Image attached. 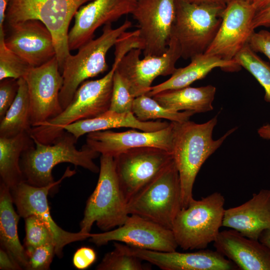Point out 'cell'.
<instances>
[{
	"instance_id": "cb8c5ba5",
	"label": "cell",
	"mask_w": 270,
	"mask_h": 270,
	"mask_svg": "<svg viewBox=\"0 0 270 270\" xmlns=\"http://www.w3.org/2000/svg\"><path fill=\"white\" fill-rule=\"evenodd\" d=\"M170 122L138 120L132 112H117L110 110L93 118L80 120L66 126V131L77 140L90 132L114 128H131L144 132H154L168 127Z\"/></svg>"
},
{
	"instance_id": "1f68e13d",
	"label": "cell",
	"mask_w": 270,
	"mask_h": 270,
	"mask_svg": "<svg viewBox=\"0 0 270 270\" xmlns=\"http://www.w3.org/2000/svg\"><path fill=\"white\" fill-rule=\"evenodd\" d=\"M4 31L0 32V80L24 78L32 68L26 60L10 50L4 40Z\"/></svg>"
},
{
	"instance_id": "f6af8a7d",
	"label": "cell",
	"mask_w": 270,
	"mask_h": 270,
	"mask_svg": "<svg viewBox=\"0 0 270 270\" xmlns=\"http://www.w3.org/2000/svg\"><path fill=\"white\" fill-rule=\"evenodd\" d=\"M252 4L256 12L270 4V0H254Z\"/></svg>"
},
{
	"instance_id": "7dc6e473",
	"label": "cell",
	"mask_w": 270,
	"mask_h": 270,
	"mask_svg": "<svg viewBox=\"0 0 270 270\" xmlns=\"http://www.w3.org/2000/svg\"><path fill=\"white\" fill-rule=\"evenodd\" d=\"M135 0L137 1V0Z\"/></svg>"
},
{
	"instance_id": "d6986e66",
	"label": "cell",
	"mask_w": 270,
	"mask_h": 270,
	"mask_svg": "<svg viewBox=\"0 0 270 270\" xmlns=\"http://www.w3.org/2000/svg\"><path fill=\"white\" fill-rule=\"evenodd\" d=\"M136 3L135 0H93L81 6L74 15V24L68 32L70 51L78 49L92 39L100 26L131 14Z\"/></svg>"
},
{
	"instance_id": "d6a6232c",
	"label": "cell",
	"mask_w": 270,
	"mask_h": 270,
	"mask_svg": "<svg viewBox=\"0 0 270 270\" xmlns=\"http://www.w3.org/2000/svg\"><path fill=\"white\" fill-rule=\"evenodd\" d=\"M24 220L26 237L24 247L26 250L46 244H55L52 232L40 218L32 214L26 217Z\"/></svg>"
},
{
	"instance_id": "f1b7e54d",
	"label": "cell",
	"mask_w": 270,
	"mask_h": 270,
	"mask_svg": "<svg viewBox=\"0 0 270 270\" xmlns=\"http://www.w3.org/2000/svg\"><path fill=\"white\" fill-rule=\"evenodd\" d=\"M132 112L136 118L142 122L159 118L171 122H184L196 113L192 111L176 112L161 106L152 97L144 94L135 98Z\"/></svg>"
},
{
	"instance_id": "7402d4cb",
	"label": "cell",
	"mask_w": 270,
	"mask_h": 270,
	"mask_svg": "<svg viewBox=\"0 0 270 270\" xmlns=\"http://www.w3.org/2000/svg\"><path fill=\"white\" fill-rule=\"evenodd\" d=\"M222 226L258 240L262 232L270 228V190H261L244 204L225 210Z\"/></svg>"
},
{
	"instance_id": "83f0119b",
	"label": "cell",
	"mask_w": 270,
	"mask_h": 270,
	"mask_svg": "<svg viewBox=\"0 0 270 270\" xmlns=\"http://www.w3.org/2000/svg\"><path fill=\"white\" fill-rule=\"evenodd\" d=\"M16 96L4 116L0 120V137L9 138L30 132V100L27 84L24 78L18 80Z\"/></svg>"
},
{
	"instance_id": "8fae6325",
	"label": "cell",
	"mask_w": 270,
	"mask_h": 270,
	"mask_svg": "<svg viewBox=\"0 0 270 270\" xmlns=\"http://www.w3.org/2000/svg\"><path fill=\"white\" fill-rule=\"evenodd\" d=\"M114 158L119 184L127 202L174 160L172 154L151 146L132 148Z\"/></svg>"
},
{
	"instance_id": "bcb514c9",
	"label": "cell",
	"mask_w": 270,
	"mask_h": 270,
	"mask_svg": "<svg viewBox=\"0 0 270 270\" xmlns=\"http://www.w3.org/2000/svg\"><path fill=\"white\" fill-rule=\"evenodd\" d=\"M242 0L245 2H248V3L252 4V2H254V0Z\"/></svg>"
},
{
	"instance_id": "4316f807",
	"label": "cell",
	"mask_w": 270,
	"mask_h": 270,
	"mask_svg": "<svg viewBox=\"0 0 270 270\" xmlns=\"http://www.w3.org/2000/svg\"><path fill=\"white\" fill-rule=\"evenodd\" d=\"M34 144L28 132L12 137H0V182L10 190L25 182L20 165L21 156Z\"/></svg>"
},
{
	"instance_id": "4fadbf2b",
	"label": "cell",
	"mask_w": 270,
	"mask_h": 270,
	"mask_svg": "<svg viewBox=\"0 0 270 270\" xmlns=\"http://www.w3.org/2000/svg\"><path fill=\"white\" fill-rule=\"evenodd\" d=\"M138 23L144 56L167 50L176 16V0H138L131 14Z\"/></svg>"
},
{
	"instance_id": "5b68a950",
	"label": "cell",
	"mask_w": 270,
	"mask_h": 270,
	"mask_svg": "<svg viewBox=\"0 0 270 270\" xmlns=\"http://www.w3.org/2000/svg\"><path fill=\"white\" fill-rule=\"evenodd\" d=\"M127 204L119 184L114 157L101 155L98 180L86 201L80 231L90 234L94 222L103 232L122 225L130 215Z\"/></svg>"
},
{
	"instance_id": "7c38bea8",
	"label": "cell",
	"mask_w": 270,
	"mask_h": 270,
	"mask_svg": "<svg viewBox=\"0 0 270 270\" xmlns=\"http://www.w3.org/2000/svg\"><path fill=\"white\" fill-rule=\"evenodd\" d=\"M75 174V170L68 167L60 179L48 186L38 187L24 182L10 189L14 204L20 217L24 218L30 215H36L47 225L54 236L56 254L59 258L62 257L63 249L66 246L88 238L90 234L66 231L56 224L50 214L48 201L50 191L64 179Z\"/></svg>"
},
{
	"instance_id": "2e32d148",
	"label": "cell",
	"mask_w": 270,
	"mask_h": 270,
	"mask_svg": "<svg viewBox=\"0 0 270 270\" xmlns=\"http://www.w3.org/2000/svg\"><path fill=\"white\" fill-rule=\"evenodd\" d=\"M256 12L252 4L231 0L224 7L220 28L204 54L226 60H234L254 32L252 21Z\"/></svg>"
},
{
	"instance_id": "f546056e",
	"label": "cell",
	"mask_w": 270,
	"mask_h": 270,
	"mask_svg": "<svg viewBox=\"0 0 270 270\" xmlns=\"http://www.w3.org/2000/svg\"><path fill=\"white\" fill-rule=\"evenodd\" d=\"M112 250L106 253L97 270H144L150 268L142 264V260L133 252L132 246L116 242Z\"/></svg>"
},
{
	"instance_id": "7bdbcfd3",
	"label": "cell",
	"mask_w": 270,
	"mask_h": 270,
	"mask_svg": "<svg viewBox=\"0 0 270 270\" xmlns=\"http://www.w3.org/2000/svg\"><path fill=\"white\" fill-rule=\"evenodd\" d=\"M258 240L270 250V228L262 232Z\"/></svg>"
},
{
	"instance_id": "836d02e7",
	"label": "cell",
	"mask_w": 270,
	"mask_h": 270,
	"mask_svg": "<svg viewBox=\"0 0 270 270\" xmlns=\"http://www.w3.org/2000/svg\"><path fill=\"white\" fill-rule=\"evenodd\" d=\"M135 98L130 94L120 74L115 71L110 110L117 112H132Z\"/></svg>"
},
{
	"instance_id": "ffe728a7",
	"label": "cell",
	"mask_w": 270,
	"mask_h": 270,
	"mask_svg": "<svg viewBox=\"0 0 270 270\" xmlns=\"http://www.w3.org/2000/svg\"><path fill=\"white\" fill-rule=\"evenodd\" d=\"M132 248L134 254L142 260L162 270H231L237 267L216 250L164 252Z\"/></svg>"
},
{
	"instance_id": "277c9868",
	"label": "cell",
	"mask_w": 270,
	"mask_h": 270,
	"mask_svg": "<svg viewBox=\"0 0 270 270\" xmlns=\"http://www.w3.org/2000/svg\"><path fill=\"white\" fill-rule=\"evenodd\" d=\"M132 26V22L128 19L116 28H113L112 24H105L100 36L81 46L76 54H70L68 56L61 70L63 83L59 98L63 110L72 101L83 82L108 70L106 60L108 51Z\"/></svg>"
},
{
	"instance_id": "6da1fadb",
	"label": "cell",
	"mask_w": 270,
	"mask_h": 270,
	"mask_svg": "<svg viewBox=\"0 0 270 270\" xmlns=\"http://www.w3.org/2000/svg\"><path fill=\"white\" fill-rule=\"evenodd\" d=\"M110 71L102 78L83 82L68 106L56 117L32 127L31 137L44 144H52L65 131L66 126L77 121L93 118L110 110L114 76L118 63L124 56L115 52Z\"/></svg>"
},
{
	"instance_id": "e0dca14e",
	"label": "cell",
	"mask_w": 270,
	"mask_h": 270,
	"mask_svg": "<svg viewBox=\"0 0 270 270\" xmlns=\"http://www.w3.org/2000/svg\"><path fill=\"white\" fill-rule=\"evenodd\" d=\"M176 128V122H171L168 127L154 132H94L88 134L86 144L101 155L113 157L132 148L145 146L158 148L173 154Z\"/></svg>"
},
{
	"instance_id": "9a60e30c",
	"label": "cell",
	"mask_w": 270,
	"mask_h": 270,
	"mask_svg": "<svg viewBox=\"0 0 270 270\" xmlns=\"http://www.w3.org/2000/svg\"><path fill=\"white\" fill-rule=\"evenodd\" d=\"M90 242L102 246L118 242L138 248L169 252L178 246L172 230L136 214H130L124 223L113 230L90 234Z\"/></svg>"
},
{
	"instance_id": "74e56055",
	"label": "cell",
	"mask_w": 270,
	"mask_h": 270,
	"mask_svg": "<svg viewBox=\"0 0 270 270\" xmlns=\"http://www.w3.org/2000/svg\"><path fill=\"white\" fill-rule=\"evenodd\" d=\"M95 250L88 246H82L74 252L72 258L74 266L78 270H85L91 266L96 260Z\"/></svg>"
},
{
	"instance_id": "b9f144b4",
	"label": "cell",
	"mask_w": 270,
	"mask_h": 270,
	"mask_svg": "<svg viewBox=\"0 0 270 270\" xmlns=\"http://www.w3.org/2000/svg\"><path fill=\"white\" fill-rule=\"evenodd\" d=\"M188 2L198 4H216L222 6H226V5L231 0H185Z\"/></svg>"
},
{
	"instance_id": "484cf974",
	"label": "cell",
	"mask_w": 270,
	"mask_h": 270,
	"mask_svg": "<svg viewBox=\"0 0 270 270\" xmlns=\"http://www.w3.org/2000/svg\"><path fill=\"white\" fill-rule=\"evenodd\" d=\"M216 88L212 85L198 88L187 86L161 92L153 96L164 108L176 112H204L213 110Z\"/></svg>"
},
{
	"instance_id": "603a6c76",
	"label": "cell",
	"mask_w": 270,
	"mask_h": 270,
	"mask_svg": "<svg viewBox=\"0 0 270 270\" xmlns=\"http://www.w3.org/2000/svg\"><path fill=\"white\" fill-rule=\"evenodd\" d=\"M190 60V62L186 66L176 68L168 80L152 86L146 94L152 97L164 90L189 86L196 80L204 78L215 68H220L227 72H236L241 68L234 60H226L205 54L196 55Z\"/></svg>"
},
{
	"instance_id": "30bf717a",
	"label": "cell",
	"mask_w": 270,
	"mask_h": 270,
	"mask_svg": "<svg viewBox=\"0 0 270 270\" xmlns=\"http://www.w3.org/2000/svg\"><path fill=\"white\" fill-rule=\"evenodd\" d=\"M142 52L140 48L131 50L121 59L116 68L134 98L147 94L158 76L172 75L177 68L176 62L181 57L180 45L172 36L163 54L146 56L141 59Z\"/></svg>"
},
{
	"instance_id": "ee69618b",
	"label": "cell",
	"mask_w": 270,
	"mask_h": 270,
	"mask_svg": "<svg viewBox=\"0 0 270 270\" xmlns=\"http://www.w3.org/2000/svg\"><path fill=\"white\" fill-rule=\"evenodd\" d=\"M258 132L260 137L266 140H270V124H267L260 127Z\"/></svg>"
},
{
	"instance_id": "9c48e42d",
	"label": "cell",
	"mask_w": 270,
	"mask_h": 270,
	"mask_svg": "<svg viewBox=\"0 0 270 270\" xmlns=\"http://www.w3.org/2000/svg\"><path fill=\"white\" fill-rule=\"evenodd\" d=\"M93 0H8L5 25L36 20L51 32L56 50L68 48V28L76 13Z\"/></svg>"
},
{
	"instance_id": "d590c367",
	"label": "cell",
	"mask_w": 270,
	"mask_h": 270,
	"mask_svg": "<svg viewBox=\"0 0 270 270\" xmlns=\"http://www.w3.org/2000/svg\"><path fill=\"white\" fill-rule=\"evenodd\" d=\"M18 80L4 78L0 82V119L6 114L14 102L18 91Z\"/></svg>"
},
{
	"instance_id": "8d00e7d4",
	"label": "cell",
	"mask_w": 270,
	"mask_h": 270,
	"mask_svg": "<svg viewBox=\"0 0 270 270\" xmlns=\"http://www.w3.org/2000/svg\"><path fill=\"white\" fill-rule=\"evenodd\" d=\"M248 44L255 52L262 53L270 60V32L266 30L254 32Z\"/></svg>"
},
{
	"instance_id": "ba28073f",
	"label": "cell",
	"mask_w": 270,
	"mask_h": 270,
	"mask_svg": "<svg viewBox=\"0 0 270 270\" xmlns=\"http://www.w3.org/2000/svg\"><path fill=\"white\" fill-rule=\"evenodd\" d=\"M225 6L176 0L171 36L178 41L184 60L204 54L220 28Z\"/></svg>"
},
{
	"instance_id": "ab89813d",
	"label": "cell",
	"mask_w": 270,
	"mask_h": 270,
	"mask_svg": "<svg viewBox=\"0 0 270 270\" xmlns=\"http://www.w3.org/2000/svg\"><path fill=\"white\" fill-rule=\"evenodd\" d=\"M260 26H270V4L257 11L252 21L254 30Z\"/></svg>"
},
{
	"instance_id": "52a82bcc",
	"label": "cell",
	"mask_w": 270,
	"mask_h": 270,
	"mask_svg": "<svg viewBox=\"0 0 270 270\" xmlns=\"http://www.w3.org/2000/svg\"><path fill=\"white\" fill-rule=\"evenodd\" d=\"M182 208L179 172L174 160L128 202V214L172 229Z\"/></svg>"
},
{
	"instance_id": "4dcf8cb0",
	"label": "cell",
	"mask_w": 270,
	"mask_h": 270,
	"mask_svg": "<svg viewBox=\"0 0 270 270\" xmlns=\"http://www.w3.org/2000/svg\"><path fill=\"white\" fill-rule=\"evenodd\" d=\"M234 60L250 72L263 87L264 100L270 102V64L264 60L246 45L235 56Z\"/></svg>"
},
{
	"instance_id": "44dd1931",
	"label": "cell",
	"mask_w": 270,
	"mask_h": 270,
	"mask_svg": "<svg viewBox=\"0 0 270 270\" xmlns=\"http://www.w3.org/2000/svg\"><path fill=\"white\" fill-rule=\"evenodd\" d=\"M216 250L242 270H270V250L258 240L234 230L220 232L214 242Z\"/></svg>"
},
{
	"instance_id": "f35d334b",
	"label": "cell",
	"mask_w": 270,
	"mask_h": 270,
	"mask_svg": "<svg viewBox=\"0 0 270 270\" xmlns=\"http://www.w3.org/2000/svg\"><path fill=\"white\" fill-rule=\"evenodd\" d=\"M0 269L2 270H22L14 258L2 248H0Z\"/></svg>"
},
{
	"instance_id": "8992f818",
	"label": "cell",
	"mask_w": 270,
	"mask_h": 270,
	"mask_svg": "<svg viewBox=\"0 0 270 270\" xmlns=\"http://www.w3.org/2000/svg\"><path fill=\"white\" fill-rule=\"evenodd\" d=\"M225 200L218 192L194 198L177 214L172 230L184 250L204 249L216 238L222 226Z\"/></svg>"
},
{
	"instance_id": "e575fe53",
	"label": "cell",
	"mask_w": 270,
	"mask_h": 270,
	"mask_svg": "<svg viewBox=\"0 0 270 270\" xmlns=\"http://www.w3.org/2000/svg\"><path fill=\"white\" fill-rule=\"evenodd\" d=\"M28 258V270H49L56 254L54 244H48L26 250Z\"/></svg>"
},
{
	"instance_id": "7a4b0ae2",
	"label": "cell",
	"mask_w": 270,
	"mask_h": 270,
	"mask_svg": "<svg viewBox=\"0 0 270 270\" xmlns=\"http://www.w3.org/2000/svg\"><path fill=\"white\" fill-rule=\"evenodd\" d=\"M216 123V116L202 124L176 122L172 154L180 178L182 208L187 207L193 198V186L202 165L236 130L234 128L215 140L212 132Z\"/></svg>"
},
{
	"instance_id": "60d3db41",
	"label": "cell",
	"mask_w": 270,
	"mask_h": 270,
	"mask_svg": "<svg viewBox=\"0 0 270 270\" xmlns=\"http://www.w3.org/2000/svg\"><path fill=\"white\" fill-rule=\"evenodd\" d=\"M8 0H0V31H4L6 12Z\"/></svg>"
},
{
	"instance_id": "d4e9b609",
	"label": "cell",
	"mask_w": 270,
	"mask_h": 270,
	"mask_svg": "<svg viewBox=\"0 0 270 270\" xmlns=\"http://www.w3.org/2000/svg\"><path fill=\"white\" fill-rule=\"evenodd\" d=\"M10 188L3 182L0 184V242L22 269L26 270L28 258L18 234L20 216L15 211Z\"/></svg>"
},
{
	"instance_id": "3957f363",
	"label": "cell",
	"mask_w": 270,
	"mask_h": 270,
	"mask_svg": "<svg viewBox=\"0 0 270 270\" xmlns=\"http://www.w3.org/2000/svg\"><path fill=\"white\" fill-rule=\"evenodd\" d=\"M32 138L34 146L24 151L20 160L25 182L32 186L42 187L54 182L52 170L61 163H70L94 173L100 172L93 160L100 154L86 144L77 150L78 140L67 131L52 144H42Z\"/></svg>"
},
{
	"instance_id": "ac0fdd59",
	"label": "cell",
	"mask_w": 270,
	"mask_h": 270,
	"mask_svg": "<svg viewBox=\"0 0 270 270\" xmlns=\"http://www.w3.org/2000/svg\"><path fill=\"white\" fill-rule=\"evenodd\" d=\"M4 40L10 50L32 67L40 66L56 56L53 36L38 20L5 25Z\"/></svg>"
},
{
	"instance_id": "5bb4252c",
	"label": "cell",
	"mask_w": 270,
	"mask_h": 270,
	"mask_svg": "<svg viewBox=\"0 0 270 270\" xmlns=\"http://www.w3.org/2000/svg\"><path fill=\"white\" fill-rule=\"evenodd\" d=\"M24 78L28 88L32 127L63 110L59 98L63 78L56 56L40 66L31 68Z\"/></svg>"
}]
</instances>
